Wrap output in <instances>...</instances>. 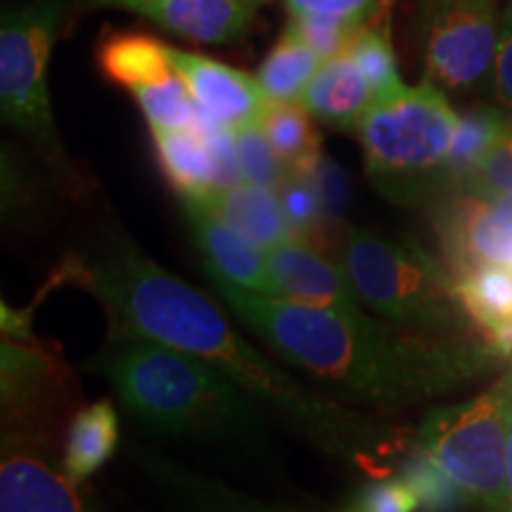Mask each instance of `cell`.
<instances>
[{
    "mask_svg": "<svg viewBox=\"0 0 512 512\" xmlns=\"http://www.w3.org/2000/svg\"><path fill=\"white\" fill-rule=\"evenodd\" d=\"M100 299L112 328L131 330L200 356L226 373L264 413L356 470L382 472L413 446L411 434L342 406L302 382L233 330L207 294L183 283L128 240H114L69 271Z\"/></svg>",
    "mask_w": 512,
    "mask_h": 512,
    "instance_id": "cell-1",
    "label": "cell"
},
{
    "mask_svg": "<svg viewBox=\"0 0 512 512\" xmlns=\"http://www.w3.org/2000/svg\"><path fill=\"white\" fill-rule=\"evenodd\" d=\"M214 290L275 354L366 406L401 408L470 380L501 354L434 342L363 311L320 309L249 292L209 273Z\"/></svg>",
    "mask_w": 512,
    "mask_h": 512,
    "instance_id": "cell-2",
    "label": "cell"
},
{
    "mask_svg": "<svg viewBox=\"0 0 512 512\" xmlns=\"http://www.w3.org/2000/svg\"><path fill=\"white\" fill-rule=\"evenodd\" d=\"M86 370L110 382L150 432L204 441L261 439V411L226 373L200 356L131 330H112Z\"/></svg>",
    "mask_w": 512,
    "mask_h": 512,
    "instance_id": "cell-3",
    "label": "cell"
},
{
    "mask_svg": "<svg viewBox=\"0 0 512 512\" xmlns=\"http://www.w3.org/2000/svg\"><path fill=\"white\" fill-rule=\"evenodd\" d=\"M342 268L363 306L377 316L434 342L465 344V311H458L463 304L456 283L418 249L349 228L342 240Z\"/></svg>",
    "mask_w": 512,
    "mask_h": 512,
    "instance_id": "cell-4",
    "label": "cell"
},
{
    "mask_svg": "<svg viewBox=\"0 0 512 512\" xmlns=\"http://www.w3.org/2000/svg\"><path fill=\"white\" fill-rule=\"evenodd\" d=\"M413 444L446 472L470 503L486 512H512L505 446H508V384L427 415Z\"/></svg>",
    "mask_w": 512,
    "mask_h": 512,
    "instance_id": "cell-5",
    "label": "cell"
},
{
    "mask_svg": "<svg viewBox=\"0 0 512 512\" xmlns=\"http://www.w3.org/2000/svg\"><path fill=\"white\" fill-rule=\"evenodd\" d=\"M458 117L434 81L375 100L358 124L368 174L387 190L408 188L446 166Z\"/></svg>",
    "mask_w": 512,
    "mask_h": 512,
    "instance_id": "cell-6",
    "label": "cell"
},
{
    "mask_svg": "<svg viewBox=\"0 0 512 512\" xmlns=\"http://www.w3.org/2000/svg\"><path fill=\"white\" fill-rule=\"evenodd\" d=\"M64 0H31L3 12L0 22V105L8 124L57 150L46 69L64 19Z\"/></svg>",
    "mask_w": 512,
    "mask_h": 512,
    "instance_id": "cell-7",
    "label": "cell"
},
{
    "mask_svg": "<svg viewBox=\"0 0 512 512\" xmlns=\"http://www.w3.org/2000/svg\"><path fill=\"white\" fill-rule=\"evenodd\" d=\"M418 29L430 81L460 91L494 67L501 38L496 0H420Z\"/></svg>",
    "mask_w": 512,
    "mask_h": 512,
    "instance_id": "cell-8",
    "label": "cell"
},
{
    "mask_svg": "<svg viewBox=\"0 0 512 512\" xmlns=\"http://www.w3.org/2000/svg\"><path fill=\"white\" fill-rule=\"evenodd\" d=\"M0 512H107V508L86 484L74 482L34 448L5 441Z\"/></svg>",
    "mask_w": 512,
    "mask_h": 512,
    "instance_id": "cell-9",
    "label": "cell"
},
{
    "mask_svg": "<svg viewBox=\"0 0 512 512\" xmlns=\"http://www.w3.org/2000/svg\"><path fill=\"white\" fill-rule=\"evenodd\" d=\"M444 249L453 275L477 266L512 271V192L470 195L453 204L444 223Z\"/></svg>",
    "mask_w": 512,
    "mask_h": 512,
    "instance_id": "cell-10",
    "label": "cell"
},
{
    "mask_svg": "<svg viewBox=\"0 0 512 512\" xmlns=\"http://www.w3.org/2000/svg\"><path fill=\"white\" fill-rule=\"evenodd\" d=\"M171 62L188 86L197 110L230 131L261 124L271 107L264 88L252 76L207 55L171 48Z\"/></svg>",
    "mask_w": 512,
    "mask_h": 512,
    "instance_id": "cell-11",
    "label": "cell"
},
{
    "mask_svg": "<svg viewBox=\"0 0 512 512\" xmlns=\"http://www.w3.org/2000/svg\"><path fill=\"white\" fill-rule=\"evenodd\" d=\"M268 273L278 297L290 302L337 311H363L344 268L316 252L304 240L292 238L266 252Z\"/></svg>",
    "mask_w": 512,
    "mask_h": 512,
    "instance_id": "cell-12",
    "label": "cell"
},
{
    "mask_svg": "<svg viewBox=\"0 0 512 512\" xmlns=\"http://www.w3.org/2000/svg\"><path fill=\"white\" fill-rule=\"evenodd\" d=\"M91 3L136 12L169 34L209 46L240 41L252 24L254 10L245 0H91Z\"/></svg>",
    "mask_w": 512,
    "mask_h": 512,
    "instance_id": "cell-13",
    "label": "cell"
},
{
    "mask_svg": "<svg viewBox=\"0 0 512 512\" xmlns=\"http://www.w3.org/2000/svg\"><path fill=\"white\" fill-rule=\"evenodd\" d=\"M183 209L185 216H188L192 235H195L197 245L202 249L207 273L219 275V278L245 287L249 292L278 297L271 273H268L264 249H259L245 235L230 228L226 221L219 219L209 207H204L200 200L183 197Z\"/></svg>",
    "mask_w": 512,
    "mask_h": 512,
    "instance_id": "cell-14",
    "label": "cell"
},
{
    "mask_svg": "<svg viewBox=\"0 0 512 512\" xmlns=\"http://www.w3.org/2000/svg\"><path fill=\"white\" fill-rule=\"evenodd\" d=\"M133 460L157 486L159 494L181 512H297L268 505L219 479L204 477L143 448H133Z\"/></svg>",
    "mask_w": 512,
    "mask_h": 512,
    "instance_id": "cell-15",
    "label": "cell"
},
{
    "mask_svg": "<svg viewBox=\"0 0 512 512\" xmlns=\"http://www.w3.org/2000/svg\"><path fill=\"white\" fill-rule=\"evenodd\" d=\"M200 202L264 252L297 238L275 190L240 183L233 188H216L207 197H200Z\"/></svg>",
    "mask_w": 512,
    "mask_h": 512,
    "instance_id": "cell-16",
    "label": "cell"
},
{
    "mask_svg": "<svg viewBox=\"0 0 512 512\" xmlns=\"http://www.w3.org/2000/svg\"><path fill=\"white\" fill-rule=\"evenodd\" d=\"M375 93L349 53L323 62L304 93V110L335 128H358L373 107Z\"/></svg>",
    "mask_w": 512,
    "mask_h": 512,
    "instance_id": "cell-17",
    "label": "cell"
},
{
    "mask_svg": "<svg viewBox=\"0 0 512 512\" xmlns=\"http://www.w3.org/2000/svg\"><path fill=\"white\" fill-rule=\"evenodd\" d=\"M456 294L482 339L501 356L512 354V271L477 266L453 275Z\"/></svg>",
    "mask_w": 512,
    "mask_h": 512,
    "instance_id": "cell-18",
    "label": "cell"
},
{
    "mask_svg": "<svg viewBox=\"0 0 512 512\" xmlns=\"http://www.w3.org/2000/svg\"><path fill=\"white\" fill-rule=\"evenodd\" d=\"M162 174L183 197L200 200L219 188L214 155L197 128H152Z\"/></svg>",
    "mask_w": 512,
    "mask_h": 512,
    "instance_id": "cell-19",
    "label": "cell"
},
{
    "mask_svg": "<svg viewBox=\"0 0 512 512\" xmlns=\"http://www.w3.org/2000/svg\"><path fill=\"white\" fill-rule=\"evenodd\" d=\"M119 444V415L110 401H95L81 408L69 422L64 439L62 470L74 482L86 484L107 460L112 458Z\"/></svg>",
    "mask_w": 512,
    "mask_h": 512,
    "instance_id": "cell-20",
    "label": "cell"
},
{
    "mask_svg": "<svg viewBox=\"0 0 512 512\" xmlns=\"http://www.w3.org/2000/svg\"><path fill=\"white\" fill-rule=\"evenodd\" d=\"M169 46L145 34H117L102 41L98 62L107 79L138 93L176 74Z\"/></svg>",
    "mask_w": 512,
    "mask_h": 512,
    "instance_id": "cell-21",
    "label": "cell"
},
{
    "mask_svg": "<svg viewBox=\"0 0 512 512\" xmlns=\"http://www.w3.org/2000/svg\"><path fill=\"white\" fill-rule=\"evenodd\" d=\"M268 143L290 174L311 176L320 155V138L313 131L311 114L299 102H271L261 119Z\"/></svg>",
    "mask_w": 512,
    "mask_h": 512,
    "instance_id": "cell-22",
    "label": "cell"
},
{
    "mask_svg": "<svg viewBox=\"0 0 512 512\" xmlns=\"http://www.w3.org/2000/svg\"><path fill=\"white\" fill-rule=\"evenodd\" d=\"M320 67H323V60L292 29H285L278 46L268 53L256 72V81L271 102L302 105L306 88L311 86Z\"/></svg>",
    "mask_w": 512,
    "mask_h": 512,
    "instance_id": "cell-23",
    "label": "cell"
},
{
    "mask_svg": "<svg viewBox=\"0 0 512 512\" xmlns=\"http://www.w3.org/2000/svg\"><path fill=\"white\" fill-rule=\"evenodd\" d=\"M508 136V124L496 110L477 107V110L465 112L463 117H458L456 133H453L444 166L446 174L465 183Z\"/></svg>",
    "mask_w": 512,
    "mask_h": 512,
    "instance_id": "cell-24",
    "label": "cell"
},
{
    "mask_svg": "<svg viewBox=\"0 0 512 512\" xmlns=\"http://www.w3.org/2000/svg\"><path fill=\"white\" fill-rule=\"evenodd\" d=\"M349 55L354 57L363 76H366L370 88H373L375 100L389 98V95L399 93L403 88V81L396 69V55L389 41V34L384 27L377 24H363L358 31L354 43H351Z\"/></svg>",
    "mask_w": 512,
    "mask_h": 512,
    "instance_id": "cell-25",
    "label": "cell"
},
{
    "mask_svg": "<svg viewBox=\"0 0 512 512\" xmlns=\"http://www.w3.org/2000/svg\"><path fill=\"white\" fill-rule=\"evenodd\" d=\"M150 128H192L197 119V105L181 79V74L147 86L133 93Z\"/></svg>",
    "mask_w": 512,
    "mask_h": 512,
    "instance_id": "cell-26",
    "label": "cell"
},
{
    "mask_svg": "<svg viewBox=\"0 0 512 512\" xmlns=\"http://www.w3.org/2000/svg\"><path fill=\"white\" fill-rule=\"evenodd\" d=\"M233 143L245 183L261 185V188L278 192L280 185L285 183V178L290 176V171H287V166L273 152L261 124L233 131Z\"/></svg>",
    "mask_w": 512,
    "mask_h": 512,
    "instance_id": "cell-27",
    "label": "cell"
},
{
    "mask_svg": "<svg viewBox=\"0 0 512 512\" xmlns=\"http://www.w3.org/2000/svg\"><path fill=\"white\" fill-rule=\"evenodd\" d=\"M403 479L413 486L420 505L427 512H451L467 501L463 491L448 479V475L422 448L413 444V453L403 463Z\"/></svg>",
    "mask_w": 512,
    "mask_h": 512,
    "instance_id": "cell-28",
    "label": "cell"
},
{
    "mask_svg": "<svg viewBox=\"0 0 512 512\" xmlns=\"http://www.w3.org/2000/svg\"><path fill=\"white\" fill-rule=\"evenodd\" d=\"M361 27L363 24L349 22V19L313 15V12H290V24H287V29H292L294 34L302 38L323 62L349 53Z\"/></svg>",
    "mask_w": 512,
    "mask_h": 512,
    "instance_id": "cell-29",
    "label": "cell"
},
{
    "mask_svg": "<svg viewBox=\"0 0 512 512\" xmlns=\"http://www.w3.org/2000/svg\"><path fill=\"white\" fill-rule=\"evenodd\" d=\"M278 197L283 202L287 221H290L294 235L299 240H304L309 233H316L320 221H325L320 195L309 176H287L285 183L280 185Z\"/></svg>",
    "mask_w": 512,
    "mask_h": 512,
    "instance_id": "cell-30",
    "label": "cell"
},
{
    "mask_svg": "<svg viewBox=\"0 0 512 512\" xmlns=\"http://www.w3.org/2000/svg\"><path fill=\"white\" fill-rule=\"evenodd\" d=\"M420 498L403 477H384L358 489L344 512H415Z\"/></svg>",
    "mask_w": 512,
    "mask_h": 512,
    "instance_id": "cell-31",
    "label": "cell"
},
{
    "mask_svg": "<svg viewBox=\"0 0 512 512\" xmlns=\"http://www.w3.org/2000/svg\"><path fill=\"white\" fill-rule=\"evenodd\" d=\"M313 185H316L320 204H323L325 221H339L344 214H347L349 204V178L344 174V169L339 166L335 159L328 155H320L316 169L309 176Z\"/></svg>",
    "mask_w": 512,
    "mask_h": 512,
    "instance_id": "cell-32",
    "label": "cell"
},
{
    "mask_svg": "<svg viewBox=\"0 0 512 512\" xmlns=\"http://www.w3.org/2000/svg\"><path fill=\"white\" fill-rule=\"evenodd\" d=\"M479 197H498L512 192V136L484 159V164L465 181Z\"/></svg>",
    "mask_w": 512,
    "mask_h": 512,
    "instance_id": "cell-33",
    "label": "cell"
},
{
    "mask_svg": "<svg viewBox=\"0 0 512 512\" xmlns=\"http://www.w3.org/2000/svg\"><path fill=\"white\" fill-rule=\"evenodd\" d=\"M290 12H313L349 19L356 24H370L387 8V0H285Z\"/></svg>",
    "mask_w": 512,
    "mask_h": 512,
    "instance_id": "cell-34",
    "label": "cell"
},
{
    "mask_svg": "<svg viewBox=\"0 0 512 512\" xmlns=\"http://www.w3.org/2000/svg\"><path fill=\"white\" fill-rule=\"evenodd\" d=\"M494 76H496V91L505 105L512 107V12L508 10L503 24H501V38H498L496 62H494Z\"/></svg>",
    "mask_w": 512,
    "mask_h": 512,
    "instance_id": "cell-35",
    "label": "cell"
},
{
    "mask_svg": "<svg viewBox=\"0 0 512 512\" xmlns=\"http://www.w3.org/2000/svg\"><path fill=\"white\" fill-rule=\"evenodd\" d=\"M508 384V446H505V477H508V491L512 503V368L505 375Z\"/></svg>",
    "mask_w": 512,
    "mask_h": 512,
    "instance_id": "cell-36",
    "label": "cell"
},
{
    "mask_svg": "<svg viewBox=\"0 0 512 512\" xmlns=\"http://www.w3.org/2000/svg\"><path fill=\"white\" fill-rule=\"evenodd\" d=\"M247 5H252V8H256V5H266V3H271V0H245Z\"/></svg>",
    "mask_w": 512,
    "mask_h": 512,
    "instance_id": "cell-37",
    "label": "cell"
}]
</instances>
